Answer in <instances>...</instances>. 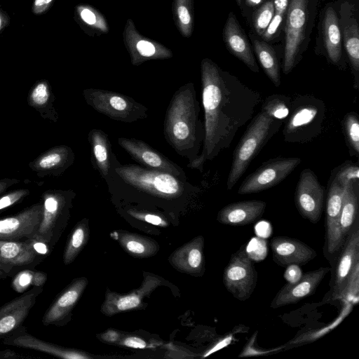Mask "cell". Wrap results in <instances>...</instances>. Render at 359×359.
<instances>
[{"label":"cell","mask_w":359,"mask_h":359,"mask_svg":"<svg viewBox=\"0 0 359 359\" xmlns=\"http://www.w3.org/2000/svg\"><path fill=\"white\" fill-rule=\"evenodd\" d=\"M88 284L85 278L73 280L55 298L42 317L45 326H63L71 318L72 311Z\"/></svg>","instance_id":"obj_19"},{"label":"cell","mask_w":359,"mask_h":359,"mask_svg":"<svg viewBox=\"0 0 359 359\" xmlns=\"http://www.w3.org/2000/svg\"><path fill=\"white\" fill-rule=\"evenodd\" d=\"M323 39L329 58L338 64L341 57V36L339 18L332 7L327 8L323 20Z\"/></svg>","instance_id":"obj_28"},{"label":"cell","mask_w":359,"mask_h":359,"mask_svg":"<svg viewBox=\"0 0 359 359\" xmlns=\"http://www.w3.org/2000/svg\"><path fill=\"white\" fill-rule=\"evenodd\" d=\"M292 100L283 95L274 94L264 101L261 110L269 116L283 120L289 115Z\"/></svg>","instance_id":"obj_38"},{"label":"cell","mask_w":359,"mask_h":359,"mask_svg":"<svg viewBox=\"0 0 359 359\" xmlns=\"http://www.w3.org/2000/svg\"><path fill=\"white\" fill-rule=\"evenodd\" d=\"M301 162V158L297 157L269 159L243 181L238 194H255L269 189L285 180Z\"/></svg>","instance_id":"obj_10"},{"label":"cell","mask_w":359,"mask_h":359,"mask_svg":"<svg viewBox=\"0 0 359 359\" xmlns=\"http://www.w3.org/2000/svg\"><path fill=\"white\" fill-rule=\"evenodd\" d=\"M330 271V267H320L303 273L302 278L295 283L285 284L276 294L271 302L270 307L278 309L296 304L312 295Z\"/></svg>","instance_id":"obj_20"},{"label":"cell","mask_w":359,"mask_h":359,"mask_svg":"<svg viewBox=\"0 0 359 359\" xmlns=\"http://www.w3.org/2000/svg\"><path fill=\"white\" fill-rule=\"evenodd\" d=\"M307 0H291L287 8L283 71L289 74L297 63L300 46L305 37Z\"/></svg>","instance_id":"obj_11"},{"label":"cell","mask_w":359,"mask_h":359,"mask_svg":"<svg viewBox=\"0 0 359 359\" xmlns=\"http://www.w3.org/2000/svg\"><path fill=\"white\" fill-rule=\"evenodd\" d=\"M204 240L197 236L189 243L174 252L170 262L178 270L192 274L201 275L204 271Z\"/></svg>","instance_id":"obj_26"},{"label":"cell","mask_w":359,"mask_h":359,"mask_svg":"<svg viewBox=\"0 0 359 359\" xmlns=\"http://www.w3.org/2000/svg\"><path fill=\"white\" fill-rule=\"evenodd\" d=\"M343 131L351 155L359 154V121L357 113L346 114L343 120Z\"/></svg>","instance_id":"obj_39"},{"label":"cell","mask_w":359,"mask_h":359,"mask_svg":"<svg viewBox=\"0 0 359 359\" xmlns=\"http://www.w3.org/2000/svg\"><path fill=\"white\" fill-rule=\"evenodd\" d=\"M255 54L265 74L276 87L280 85V74L276 53L265 41L253 40Z\"/></svg>","instance_id":"obj_32"},{"label":"cell","mask_w":359,"mask_h":359,"mask_svg":"<svg viewBox=\"0 0 359 359\" xmlns=\"http://www.w3.org/2000/svg\"><path fill=\"white\" fill-rule=\"evenodd\" d=\"M74 193L50 190L43 194V212L34 239L53 248L65 225Z\"/></svg>","instance_id":"obj_7"},{"label":"cell","mask_w":359,"mask_h":359,"mask_svg":"<svg viewBox=\"0 0 359 359\" xmlns=\"http://www.w3.org/2000/svg\"><path fill=\"white\" fill-rule=\"evenodd\" d=\"M54 0H34L32 7L33 13L39 15L45 13L52 5Z\"/></svg>","instance_id":"obj_48"},{"label":"cell","mask_w":359,"mask_h":359,"mask_svg":"<svg viewBox=\"0 0 359 359\" xmlns=\"http://www.w3.org/2000/svg\"><path fill=\"white\" fill-rule=\"evenodd\" d=\"M119 337V334L113 330H109L108 332L104 333L102 336V338L105 341L114 342L116 341Z\"/></svg>","instance_id":"obj_51"},{"label":"cell","mask_w":359,"mask_h":359,"mask_svg":"<svg viewBox=\"0 0 359 359\" xmlns=\"http://www.w3.org/2000/svg\"><path fill=\"white\" fill-rule=\"evenodd\" d=\"M3 344L20 348L47 353L53 356L65 359L88 358L87 355L74 349L67 348L41 340L28 332L27 328L20 325L13 332L3 339Z\"/></svg>","instance_id":"obj_22"},{"label":"cell","mask_w":359,"mask_h":359,"mask_svg":"<svg viewBox=\"0 0 359 359\" xmlns=\"http://www.w3.org/2000/svg\"><path fill=\"white\" fill-rule=\"evenodd\" d=\"M88 140L93 167L107 183L110 178L114 163L117 159L112 152L109 137L103 130L93 128L88 133Z\"/></svg>","instance_id":"obj_24"},{"label":"cell","mask_w":359,"mask_h":359,"mask_svg":"<svg viewBox=\"0 0 359 359\" xmlns=\"http://www.w3.org/2000/svg\"><path fill=\"white\" fill-rule=\"evenodd\" d=\"M118 144L140 165L170 172L180 177H187L184 170L161 152L145 142L131 137H118Z\"/></svg>","instance_id":"obj_15"},{"label":"cell","mask_w":359,"mask_h":359,"mask_svg":"<svg viewBox=\"0 0 359 359\" xmlns=\"http://www.w3.org/2000/svg\"><path fill=\"white\" fill-rule=\"evenodd\" d=\"M11 286L17 292L22 293L33 286H43L48 274L34 269H26L13 276Z\"/></svg>","instance_id":"obj_37"},{"label":"cell","mask_w":359,"mask_h":359,"mask_svg":"<svg viewBox=\"0 0 359 359\" xmlns=\"http://www.w3.org/2000/svg\"><path fill=\"white\" fill-rule=\"evenodd\" d=\"M128 213L135 218L144 220L145 222L156 226H165L166 222L163 218L157 215L149 212H140L135 210H128Z\"/></svg>","instance_id":"obj_45"},{"label":"cell","mask_w":359,"mask_h":359,"mask_svg":"<svg viewBox=\"0 0 359 359\" xmlns=\"http://www.w3.org/2000/svg\"><path fill=\"white\" fill-rule=\"evenodd\" d=\"M123 39L133 65L139 66L152 60L169 59L173 55L171 50L163 44L142 36L130 18L126 20Z\"/></svg>","instance_id":"obj_14"},{"label":"cell","mask_w":359,"mask_h":359,"mask_svg":"<svg viewBox=\"0 0 359 359\" xmlns=\"http://www.w3.org/2000/svg\"><path fill=\"white\" fill-rule=\"evenodd\" d=\"M172 13L175 25L182 36H191L194 25V0H173Z\"/></svg>","instance_id":"obj_33"},{"label":"cell","mask_w":359,"mask_h":359,"mask_svg":"<svg viewBox=\"0 0 359 359\" xmlns=\"http://www.w3.org/2000/svg\"><path fill=\"white\" fill-rule=\"evenodd\" d=\"M83 95L88 106L114 121L133 123L149 116L146 106L120 93L86 88L83 90Z\"/></svg>","instance_id":"obj_6"},{"label":"cell","mask_w":359,"mask_h":359,"mask_svg":"<svg viewBox=\"0 0 359 359\" xmlns=\"http://www.w3.org/2000/svg\"><path fill=\"white\" fill-rule=\"evenodd\" d=\"M283 120L260 111L249 123L233 153L226 187L231 189L247 170L252 160L279 130Z\"/></svg>","instance_id":"obj_4"},{"label":"cell","mask_w":359,"mask_h":359,"mask_svg":"<svg viewBox=\"0 0 359 359\" xmlns=\"http://www.w3.org/2000/svg\"><path fill=\"white\" fill-rule=\"evenodd\" d=\"M22 356L18 355L15 352L11 350H4L0 351V359L1 358H21Z\"/></svg>","instance_id":"obj_52"},{"label":"cell","mask_w":359,"mask_h":359,"mask_svg":"<svg viewBox=\"0 0 359 359\" xmlns=\"http://www.w3.org/2000/svg\"><path fill=\"white\" fill-rule=\"evenodd\" d=\"M29 193L27 189H18L1 196L0 197V212L22 201L29 195Z\"/></svg>","instance_id":"obj_43"},{"label":"cell","mask_w":359,"mask_h":359,"mask_svg":"<svg viewBox=\"0 0 359 359\" xmlns=\"http://www.w3.org/2000/svg\"><path fill=\"white\" fill-rule=\"evenodd\" d=\"M109 189L140 194L143 197L162 201H176L196 190L187 177L170 172L147 168L137 164L114 163Z\"/></svg>","instance_id":"obj_3"},{"label":"cell","mask_w":359,"mask_h":359,"mask_svg":"<svg viewBox=\"0 0 359 359\" xmlns=\"http://www.w3.org/2000/svg\"><path fill=\"white\" fill-rule=\"evenodd\" d=\"M88 238V226L86 219L79 222L72 230L63 253V262L70 264L77 257Z\"/></svg>","instance_id":"obj_35"},{"label":"cell","mask_w":359,"mask_h":359,"mask_svg":"<svg viewBox=\"0 0 359 359\" xmlns=\"http://www.w3.org/2000/svg\"><path fill=\"white\" fill-rule=\"evenodd\" d=\"M9 22V18L6 13L0 9V31H1Z\"/></svg>","instance_id":"obj_53"},{"label":"cell","mask_w":359,"mask_h":359,"mask_svg":"<svg viewBox=\"0 0 359 359\" xmlns=\"http://www.w3.org/2000/svg\"><path fill=\"white\" fill-rule=\"evenodd\" d=\"M344 187L332 180L326 200L325 241L324 253L327 259L334 257L341 250L343 241L339 227Z\"/></svg>","instance_id":"obj_17"},{"label":"cell","mask_w":359,"mask_h":359,"mask_svg":"<svg viewBox=\"0 0 359 359\" xmlns=\"http://www.w3.org/2000/svg\"><path fill=\"white\" fill-rule=\"evenodd\" d=\"M8 278L6 273H4L1 269H0V279H5Z\"/></svg>","instance_id":"obj_56"},{"label":"cell","mask_w":359,"mask_h":359,"mask_svg":"<svg viewBox=\"0 0 359 359\" xmlns=\"http://www.w3.org/2000/svg\"><path fill=\"white\" fill-rule=\"evenodd\" d=\"M275 14L272 1H266L256 12L254 26L257 33L262 36Z\"/></svg>","instance_id":"obj_41"},{"label":"cell","mask_w":359,"mask_h":359,"mask_svg":"<svg viewBox=\"0 0 359 359\" xmlns=\"http://www.w3.org/2000/svg\"><path fill=\"white\" fill-rule=\"evenodd\" d=\"M358 184L344 187L342 205L339 218V231L345 242L353 227L358 222Z\"/></svg>","instance_id":"obj_29"},{"label":"cell","mask_w":359,"mask_h":359,"mask_svg":"<svg viewBox=\"0 0 359 359\" xmlns=\"http://www.w3.org/2000/svg\"><path fill=\"white\" fill-rule=\"evenodd\" d=\"M16 180H4L0 181V194H1L11 184L16 183Z\"/></svg>","instance_id":"obj_54"},{"label":"cell","mask_w":359,"mask_h":359,"mask_svg":"<svg viewBox=\"0 0 359 359\" xmlns=\"http://www.w3.org/2000/svg\"><path fill=\"white\" fill-rule=\"evenodd\" d=\"M325 199V187L309 168L303 170L296 187L294 203L299 214L312 224L321 218Z\"/></svg>","instance_id":"obj_12"},{"label":"cell","mask_w":359,"mask_h":359,"mask_svg":"<svg viewBox=\"0 0 359 359\" xmlns=\"http://www.w3.org/2000/svg\"><path fill=\"white\" fill-rule=\"evenodd\" d=\"M346 18L343 20L344 44L348 56L355 79L354 88L358 86L359 75V27L355 18Z\"/></svg>","instance_id":"obj_31"},{"label":"cell","mask_w":359,"mask_h":359,"mask_svg":"<svg viewBox=\"0 0 359 359\" xmlns=\"http://www.w3.org/2000/svg\"><path fill=\"white\" fill-rule=\"evenodd\" d=\"M332 179L343 187L349 184H358L359 167L358 163L346 162L338 168Z\"/></svg>","instance_id":"obj_40"},{"label":"cell","mask_w":359,"mask_h":359,"mask_svg":"<svg viewBox=\"0 0 359 359\" xmlns=\"http://www.w3.org/2000/svg\"><path fill=\"white\" fill-rule=\"evenodd\" d=\"M272 258L278 265L303 266L315 259L317 252L301 241L286 236H275L270 241Z\"/></svg>","instance_id":"obj_21"},{"label":"cell","mask_w":359,"mask_h":359,"mask_svg":"<svg viewBox=\"0 0 359 359\" xmlns=\"http://www.w3.org/2000/svg\"><path fill=\"white\" fill-rule=\"evenodd\" d=\"M118 241L128 253L138 257L151 256L158 250L155 241L140 235L121 234L118 236Z\"/></svg>","instance_id":"obj_34"},{"label":"cell","mask_w":359,"mask_h":359,"mask_svg":"<svg viewBox=\"0 0 359 359\" xmlns=\"http://www.w3.org/2000/svg\"><path fill=\"white\" fill-rule=\"evenodd\" d=\"M194 84L189 82L173 94L167 107L163 135L167 143L189 163L199 155L205 135Z\"/></svg>","instance_id":"obj_2"},{"label":"cell","mask_w":359,"mask_h":359,"mask_svg":"<svg viewBox=\"0 0 359 359\" xmlns=\"http://www.w3.org/2000/svg\"><path fill=\"white\" fill-rule=\"evenodd\" d=\"M332 278L333 299H341L346 286L355 269L359 266L358 222L353 227L337 255Z\"/></svg>","instance_id":"obj_13"},{"label":"cell","mask_w":359,"mask_h":359,"mask_svg":"<svg viewBox=\"0 0 359 359\" xmlns=\"http://www.w3.org/2000/svg\"><path fill=\"white\" fill-rule=\"evenodd\" d=\"M122 344L130 348H144L147 346V344L144 340L137 337H128L123 339Z\"/></svg>","instance_id":"obj_49"},{"label":"cell","mask_w":359,"mask_h":359,"mask_svg":"<svg viewBox=\"0 0 359 359\" xmlns=\"http://www.w3.org/2000/svg\"><path fill=\"white\" fill-rule=\"evenodd\" d=\"M283 14L275 13L270 23L267 26L264 32L262 35V38L266 40H270L276 33L279 26L280 25Z\"/></svg>","instance_id":"obj_46"},{"label":"cell","mask_w":359,"mask_h":359,"mask_svg":"<svg viewBox=\"0 0 359 359\" xmlns=\"http://www.w3.org/2000/svg\"><path fill=\"white\" fill-rule=\"evenodd\" d=\"M74 15L77 23L89 36H100L109 31L105 17L90 5L85 4L76 5Z\"/></svg>","instance_id":"obj_30"},{"label":"cell","mask_w":359,"mask_h":359,"mask_svg":"<svg viewBox=\"0 0 359 359\" xmlns=\"http://www.w3.org/2000/svg\"><path fill=\"white\" fill-rule=\"evenodd\" d=\"M141 304L140 297L131 293L119 295L115 293H108L102 307V311L107 316H111L121 311L137 308Z\"/></svg>","instance_id":"obj_36"},{"label":"cell","mask_w":359,"mask_h":359,"mask_svg":"<svg viewBox=\"0 0 359 359\" xmlns=\"http://www.w3.org/2000/svg\"><path fill=\"white\" fill-rule=\"evenodd\" d=\"M275 13L283 14L288 8V0H273L272 1Z\"/></svg>","instance_id":"obj_50"},{"label":"cell","mask_w":359,"mask_h":359,"mask_svg":"<svg viewBox=\"0 0 359 359\" xmlns=\"http://www.w3.org/2000/svg\"><path fill=\"white\" fill-rule=\"evenodd\" d=\"M266 206V203L259 200L232 203L218 212L217 220L222 224L229 226L248 225L262 217Z\"/></svg>","instance_id":"obj_23"},{"label":"cell","mask_w":359,"mask_h":359,"mask_svg":"<svg viewBox=\"0 0 359 359\" xmlns=\"http://www.w3.org/2000/svg\"><path fill=\"white\" fill-rule=\"evenodd\" d=\"M50 250L48 245L34 238L0 240V269L8 277H13L21 270L34 269Z\"/></svg>","instance_id":"obj_8"},{"label":"cell","mask_w":359,"mask_h":359,"mask_svg":"<svg viewBox=\"0 0 359 359\" xmlns=\"http://www.w3.org/2000/svg\"><path fill=\"white\" fill-rule=\"evenodd\" d=\"M236 2H237V4H238V6H241V5L242 0H236Z\"/></svg>","instance_id":"obj_57"},{"label":"cell","mask_w":359,"mask_h":359,"mask_svg":"<svg viewBox=\"0 0 359 359\" xmlns=\"http://www.w3.org/2000/svg\"><path fill=\"white\" fill-rule=\"evenodd\" d=\"M42 202L32 205L15 215L0 219V240L34 238L42 217Z\"/></svg>","instance_id":"obj_16"},{"label":"cell","mask_w":359,"mask_h":359,"mask_svg":"<svg viewBox=\"0 0 359 359\" xmlns=\"http://www.w3.org/2000/svg\"><path fill=\"white\" fill-rule=\"evenodd\" d=\"M201 79L205 135L198 156L187 167L203 172L205 163L228 149L253 118L262 97L209 58L201 61Z\"/></svg>","instance_id":"obj_1"},{"label":"cell","mask_w":359,"mask_h":359,"mask_svg":"<svg viewBox=\"0 0 359 359\" xmlns=\"http://www.w3.org/2000/svg\"><path fill=\"white\" fill-rule=\"evenodd\" d=\"M249 6L255 7L259 5L263 0H245Z\"/></svg>","instance_id":"obj_55"},{"label":"cell","mask_w":359,"mask_h":359,"mask_svg":"<svg viewBox=\"0 0 359 359\" xmlns=\"http://www.w3.org/2000/svg\"><path fill=\"white\" fill-rule=\"evenodd\" d=\"M325 117L322 100L310 95L294 97L283 130L285 141L300 144L311 141L320 134Z\"/></svg>","instance_id":"obj_5"},{"label":"cell","mask_w":359,"mask_h":359,"mask_svg":"<svg viewBox=\"0 0 359 359\" xmlns=\"http://www.w3.org/2000/svg\"><path fill=\"white\" fill-rule=\"evenodd\" d=\"M75 156L67 146H58L51 149L34 162L33 169L41 172L60 174L74 161Z\"/></svg>","instance_id":"obj_27"},{"label":"cell","mask_w":359,"mask_h":359,"mask_svg":"<svg viewBox=\"0 0 359 359\" xmlns=\"http://www.w3.org/2000/svg\"><path fill=\"white\" fill-rule=\"evenodd\" d=\"M257 281V273L253 260L243 245L231 255L224 269V285L235 299L244 302L252 294Z\"/></svg>","instance_id":"obj_9"},{"label":"cell","mask_w":359,"mask_h":359,"mask_svg":"<svg viewBox=\"0 0 359 359\" xmlns=\"http://www.w3.org/2000/svg\"><path fill=\"white\" fill-rule=\"evenodd\" d=\"M223 36L230 51L251 71L259 72V67L247 38L232 13H229L226 22Z\"/></svg>","instance_id":"obj_25"},{"label":"cell","mask_w":359,"mask_h":359,"mask_svg":"<svg viewBox=\"0 0 359 359\" xmlns=\"http://www.w3.org/2000/svg\"><path fill=\"white\" fill-rule=\"evenodd\" d=\"M257 247L258 248H257L255 238H252L248 245L245 247L246 252H249L248 255L252 252V255L249 256L252 260H262L264 259L266 255V245L264 240L259 238Z\"/></svg>","instance_id":"obj_44"},{"label":"cell","mask_w":359,"mask_h":359,"mask_svg":"<svg viewBox=\"0 0 359 359\" xmlns=\"http://www.w3.org/2000/svg\"><path fill=\"white\" fill-rule=\"evenodd\" d=\"M43 286H33L0 307V339L22 325Z\"/></svg>","instance_id":"obj_18"},{"label":"cell","mask_w":359,"mask_h":359,"mask_svg":"<svg viewBox=\"0 0 359 359\" xmlns=\"http://www.w3.org/2000/svg\"><path fill=\"white\" fill-rule=\"evenodd\" d=\"M50 90L46 81L38 82L31 91L29 100L35 107H43L48 102Z\"/></svg>","instance_id":"obj_42"},{"label":"cell","mask_w":359,"mask_h":359,"mask_svg":"<svg viewBox=\"0 0 359 359\" xmlns=\"http://www.w3.org/2000/svg\"><path fill=\"white\" fill-rule=\"evenodd\" d=\"M302 275L303 272L300 266L292 264L286 266L283 277L287 283L292 284L297 283L302 278Z\"/></svg>","instance_id":"obj_47"}]
</instances>
